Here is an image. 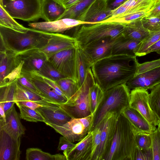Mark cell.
Returning a JSON list of instances; mask_svg holds the SVG:
<instances>
[{"label": "cell", "mask_w": 160, "mask_h": 160, "mask_svg": "<svg viewBox=\"0 0 160 160\" xmlns=\"http://www.w3.org/2000/svg\"><path fill=\"white\" fill-rule=\"evenodd\" d=\"M104 95V91L96 82L92 86L90 92V108L91 114L94 116Z\"/></svg>", "instance_id": "38"}, {"label": "cell", "mask_w": 160, "mask_h": 160, "mask_svg": "<svg viewBox=\"0 0 160 160\" xmlns=\"http://www.w3.org/2000/svg\"><path fill=\"white\" fill-rule=\"evenodd\" d=\"M137 132L122 113L118 118L109 152L104 160H134Z\"/></svg>", "instance_id": "3"}, {"label": "cell", "mask_w": 160, "mask_h": 160, "mask_svg": "<svg viewBox=\"0 0 160 160\" xmlns=\"http://www.w3.org/2000/svg\"><path fill=\"white\" fill-rule=\"evenodd\" d=\"M130 90L124 83L104 91L103 98L93 118L91 131L93 130L108 113L120 115L129 106Z\"/></svg>", "instance_id": "4"}, {"label": "cell", "mask_w": 160, "mask_h": 160, "mask_svg": "<svg viewBox=\"0 0 160 160\" xmlns=\"http://www.w3.org/2000/svg\"><path fill=\"white\" fill-rule=\"evenodd\" d=\"M73 37L81 47L106 38L116 39L122 35L124 24L115 22H102L80 25Z\"/></svg>", "instance_id": "5"}, {"label": "cell", "mask_w": 160, "mask_h": 160, "mask_svg": "<svg viewBox=\"0 0 160 160\" xmlns=\"http://www.w3.org/2000/svg\"><path fill=\"white\" fill-rule=\"evenodd\" d=\"M78 46L77 42L73 37L62 33H53L47 44L38 50L48 59L58 52Z\"/></svg>", "instance_id": "15"}, {"label": "cell", "mask_w": 160, "mask_h": 160, "mask_svg": "<svg viewBox=\"0 0 160 160\" xmlns=\"http://www.w3.org/2000/svg\"><path fill=\"white\" fill-rule=\"evenodd\" d=\"M92 65L78 45L77 48L76 66L77 82L80 87L84 82L88 71Z\"/></svg>", "instance_id": "28"}, {"label": "cell", "mask_w": 160, "mask_h": 160, "mask_svg": "<svg viewBox=\"0 0 160 160\" xmlns=\"http://www.w3.org/2000/svg\"><path fill=\"white\" fill-rule=\"evenodd\" d=\"M118 38L102 39L80 47L92 65L96 62L112 55L113 47Z\"/></svg>", "instance_id": "13"}, {"label": "cell", "mask_w": 160, "mask_h": 160, "mask_svg": "<svg viewBox=\"0 0 160 160\" xmlns=\"http://www.w3.org/2000/svg\"><path fill=\"white\" fill-rule=\"evenodd\" d=\"M42 2V0H1L0 5L13 18L30 22L41 18Z\"/></svg>", "instance_id": "8"}, {"label": "cell", "mask_w": 160, "mask_h": 160, "mask_svg": "<svg viewBox=\"0 0 160 160\" xmlns=\"http://www.w3.org/2000/svg\"><path fill=\"white\" fill-rule=\"evenodd\" d=\"M141 20L144 27L149 32L160 31V17L146 16Z\"/></svg>", "instance_id": "43"}, {"label": "cell", "mask_w": 160, "mask_h": 160, "mask_svg": "<svg viewBox=\"0 0 160 160\" xmlns=\"http://www.w3.org/2000/svg\"><path fill=\"white\" fill-rule=\"evenodd\" d=\"M21 73L35 86L42 97L46 100L59 104L64 103L68 100L67 98L56 93L37 72H21Z\"/></svg>", "instance_id": "16"}, {"label": "cell", "mask_w": 160, "mask_h": 160, "mask_svg": "<svg viewBox=\"0 0 160 160\" xmlns=\"http://www.w3.org/2000/svg\"><path fill=\"white\" fill-rule=\"evenodd\" d=\"M14 99L15 102L29 101L37 103L46 99L23 86L16 80L14 81Z\"/></svg>", "instance_id": "31"}, {"label": "cell", "mask_w": 160, "mask_h": 160, "mask_svg": "<svg viewBox=\"0 0 160 160\" xmlns=\"http://www.w3.org/2000/svg\"></svg>", "instance_id": "59"}, {"label": "cell", "mask_w": 160, "mask_h": 160, "mask_svg": "<svg viewBox=\"0 0 160 160\" xmlns=\"http://www.w3.org/2000/svg\"><path fill=\"white\" fill-rule=\"evenodd\" d=\"M53 33L29 28L26 32L0 25V50L18 53L46 46Z\"/></svg>", "instance_id": "2"}, {"label": "cell", "mask_w": 160, "mask_h": 160, "mask_svg": "<svg viewBox=\"0 0 160 160\" xmlns=\"http://www.w3.org/2000/svg\"><path fill=\"white\" fill-rule=\"evenodd\" d=\"M92 135L91 131L71 148L64 151L67 160H92Z\"/></svg>", "instance_id": "22"}, {"label": "cell", "mask_w": 160, "mask_h": 160, "mask_svg": "<svg viewBox=\"0 0 160 160\" xmlns=\"http://www.w3.org/2000/svg\"><path fill=\"white\" fill-rule=\"evenodd\" d=\"M15 103L19 109V116L21 118L29 122H45V120L43 117L37 109H32L17 103Z\"/></svg>", "instance_id": "37"}, {"label": "cell", "mask_w": 160, "mask_h": 160, "mask_svg": "<svg viewBox=\"0 0 160 160\" xmlns=\"http://www.w3.org/2000/svg\"><path fill=\"white\" fill-rule=\"evenodd\" d=\"M66 9L76 3L79 0H55Z\"/></svg>", "instance_id": "53"}, {"label": "cell", "mask_w": 160, "mask_h": 160, "mask_svg": "<svg viewBox=\"0 0 160 160\" xmlns=\"http://www.w3.org/2000/svg\"><path fill=\"white\" fill-rule=\"evenodd\" d=\"M21 138H12L3 130H0V160L20 159Z\"/></svg>", "instance_id": "18"}, {"label": "cell", "mask_w": 160, "mask_h": 160, "mask_svg": "<svg viewBox=\"0 0 160 160\" xmlns=\"http://www.w3.org/2000/svg\"><path fill=\"white\" fill-rule=\"evenodd\" d=\"M149 103L151 109L160 121V84L151 89Z\"/></svg>", "instance_id": "39"}, {"label": "cell", "mask_w": 160, "mask_h": 160, "mask_svg": "<svg viewBox=\"0 0 160 160\" xmlns=\"http://www.w3.org/2000/svg\"><path fill=\"white\" fill-rule=\"evenodd\" d=\"M77 47H72L61 51L48 59V60L53 66L62 74L66 78H71L77 82L76 57Z\"/></svg>", "instance_id": "10"}, {"label": "cell", "mask_w": 160, "mask_h": 160, "mask_svg": "<svg viewBox=\"0 0 160 160\" xmlns=\"http://www.w3.org/2000/svg\"><path fill=\"white\" fill-rule=\"evenodd\" d=\"M119 115L113 112L108 113L99 123L101 126V142L92 160H104L108 154Z\"/></svg>", "instance_id": "11"}, {"label": "cell", "mask_w": 160, "mask_h": 160, "mask_svg": "<svg viewBox=\"0 0 160 160\" xmlns=\"http://www.w3.org/2000/svg\"><path fill=\"white\" fill-rule=\"evenodd\" d=\"M6 121L0 119V130H3L10 136L18 139L25 134V128L22 124L20 116L13 105L5 112Z\"/></svg>", "instance_id": "20"}, {"label": "cell", "mask_w": 160, "mask_h": 160, "mask_svg": "<svg viewBox=\"0 0 160 160\" xmlns=\"http://www.w3.org/2000/svg\"></svg>", "instance_id": "58"}, {"label": "cell", "mask_w": 160, "mask_h": 160, "mask_svg": "<svg viewBox=\"0 0 160 160\" xmlns=\"http://www.w3.org/2000/svg\"><path fill=\"white\" fill-rule=\"evenodd\" d=\"M153 160V155L152 147L148 148H140L137 146L134 160Z\"/></svg>", "instance_id": "46"}, {"label": "cell", "mask_w": 160, "mask_h": 160, "mask_svg": "<svg viewBox=\"0 0 160 160\" xmlns=\"http://www.w3.org/2000/svg\"><path fill=\"white\" fill-rule=\"evenodd\" d=\"M95 82L91 68L78 91L65 102L59 104L61 108L72 118H83L91 114L90 92Z\"/></svg>", "instance_id": "6"}, {"label": "cell", "mask_w": 160, "mask_h": 160, "mask_svg": "<svg viewBox=\"0 0 160 160\" xmlns=\"http://www.w3.org/2000/svg\"><path fill=\"white\" fill-rule=\"evenodd\" d=\"M147 90L136 88L130 91L129 107L140 113L151 124L156 127L160 121L151 109Z\"/></svg>", "instance_id": "12"}, {"label": "cell", "mask_w": 160, "mask_h": 160, "mask_svg": "<svg viewBox=\"0 0 160 160\" xmlns=\"http://www.w3.org/2000/svg\"><path fill=\"white\" fill-rule=\"evenodd\" d=\"M101 126L99 124L92 131V159L97 152L101 142Z\"/></svg>", "instance_id": "45"}, {"label": "cell", "mask_w": 160, "mask_h": 160, "mask_svg": "<svg viewBox=\"0 0 160 160\" xmlns=\"http://www.w3.org/2000/svg\"><path fill=\"white\" fill-rule=\"evenodd\" d=\"M27 160H67L64 154L60 153L52 155L37 148H29L26 151Z\"/></svg>", "instance_id": "32"}, {"label": "cell", "mask_w": 160, "mask_h": 160, "mask_svg": "<svg viewBox=\"0 0 160 160\" xmlns=\"http://www.w3.org/2000/svg\"><path fill=\"white\" fill-rule=\"evenodd\" d=\"M17 56L23 62L22 72H36L38 73L47 61V57L38 49H32L17 53Z\"/></svg>", "instance_id": "19"}, {"label": "cell", "mask_w": 160, "mask_h": 160, "mask_svg": "<svg viewBox=\"0 0 160 160\" xmlns=\"http://www.w3.org/2000/svg\"><path fill=\"white\" fill-rule=\"evenodd\" d=\"M75 144L62 136L60 138L58 149L59 151H64L71 148Z\"/></svg>", "instance_id": "48"}, {"label": "cell", "mask_w": 160, "mask_h": 160, "mask_svg": "<svg viewBox=\"0 0 160 160\" xmlns=\"http://www.w3.org/2000/svg\"><path fill=\"white\" fill-rule=\"evenodd\" d=\"M122 35L125 38L141 42L149 34L150 32L143 26L141 20L126 24Z\"/></svg>", "instance_id": "27"}, {"label": "cell", "mask_w": 160, "mask_h": 160, "mask_svg": "<svg viewBox=\"0 0 160 160\" xmlns=\"http://www.w3.org/2000/svg\"><path fill=\"white\" fill-rule=\"evenodd\" d=\"M97 0H79L72 6L65 10L58 20L69 18L79 20L81 16Z\"/></svg>", "instance_id": "29"}, {"label": "cell", "mask_w": 160, "mask_h": 160, "mask_svg": "<svg viewBox=\"0 0 160 160\" xmlns=\"http://www.w3.org/2000/svg\"><path fill=\"white\" fill-rule=\"evenodd\" d=\"M160 84V58L138 63L134 76L126 84L129 88L151 90Z\"/></svg>", "instance_id": "7"}, {"label": "cell", "mask_w": 160, "mask_h": 160, "mask_svg": "<svg viewBox=\"0 0 160 160\" xmlns=\"http://www.w3.org/2000/svg\"><path fill=\"white\" fill-rule=\"evenodd\" d=\"M42 106L37 109L44 118L46 123L62 126L72 118L60 107L59 104L44 99L38 102Z\"/></svg>", "instance_id": "14"}, {"label": "cell", "mask_w": 160, "mask_h": 160, "mask_svg": "<svg viewBox=\"0 0 160 160\" xmlns=\"http://www.w3.org/2000/svg\"><path fill=\"white\" fill-rule=\"evenodd\" d=\"M38 73L42 76L55 81L66 78L57 70L48 60Z\"/></svg>", "instance_id": "40"}, {"label": "cell", "mask_w": 160, "mask_h": 160, "mask_svg": "<svg viewBox=\"0 0 160 160\" xmlns=\"http://www.w3.org/2000/svg\"><path fill=\"white\" fill-rule=\"evenodd\" d=\"M0 88V105L6 112L15 103L14 99V81Z\"/></svg>", "instance_id": "33"}, {"label": "cell", "mask_w": 160, "mask_h": 160, "mask_svg": "<svg viewBox=\"0 0 160 160\" xmlns=\"http://www.w3.org/2000/svg\"><path fill=\"white\" fill-rule=\"evenodd\" d=\"M153 52H155L158 54H160V39L148 48L146 52V55Z\"/></svg>", "instance_id": "54"}, {"label": "cell", "mask_w": 160, "mask_h": 160, "mask_svg": "<svg viewBox=\"0 0 160 160\" xmlns=\"http://www.w3.org/2000/svg\"><path fill=\"white\" fill-rule=\"evenodd\" d=\"M85 23L80 20L64 18L52 22H29L28 25L39 30L52 32L62 33Z\"/></svg>", "instance_id": "17"}, {"label": "cell", "mask_w": 160, "mask_h": 160, "mask_svg": "<svg viewBox=\"0 0 160 160\" xmlns=\"http://www.w3.org/2000/svg\"><path fill=\"white\" fill-rule=\"evenodd\" d=\"M158 130H159L160 132V122L158 124Z\"/></svg>", "instance_id": "56"}, {"label": "cell", "mask_w": 160, "mask_h": 160, "mask_svg": "<svg viewBox=\"0 0 160 160\" xmlns=\"http://www.w3.org/2000/svg\"><path fill=\"white\" fill-rule=\"evenodd\" d=\"M17 53L6 50H0V83L20 64Z\"/></svg>", "instance_id": "25"}, {"label": "cell", "mask_w": 160, "mask_h": 160, "mask_svg": "<svg viewBox=\"0 0 160 160\" xmlns=\"http://www.w3.org/2000/svg\"><path fill=\"white\" fill-rule=\"evenodd\" d=\"M41 76L43 80L49 85L56 93L60 96L66 98V96L58 86L55 81L42 76V75Z\"/></svg>", "instance_id": "49"}, {"label": "cell", "mask_w": 160, "mask_h": 160, "mask_svg": "<svg viewBox=\"0 0 160 160\" xmlns=\"http://www.w3.org/2000/svg\"><path fill=\"white\" fill-rule=\"evenodd\" d=\"M153 160H160V132L158 128L150 134Z\"/></svg>", "instance_id": "42"}, {"label": "cell", "mask_w": 160, "mask_h": 160, "mask_svg": "<svg viewBox=\"0 0 160 160\" xmlns=\"http://www.w3.org/2000/svg\"><path fill=\"white\" fill-rule=\"evenodd\" d=\"M148 12H141L127 15L108 19L104 22H115L122 24H126L132 22L141 20L146 17Z\"/></svg>", "instance_id": "41"}, {"label": "cell", "mask_w": 160, "mask_h": 160, "mask_svg": "<svg viewBox=\"0 0 160 160\" xmlns=\"http://www.w3.org/2000/svg\"><path fill=\"white\" fill-rule=\"evenodd\" d=\"M140 42L125 38L122 35L118 38L115 42L113 47L112 54L135 55V50Z\"/></svg>", "instance_id": "30"}, {"label": "cell", "mask_w": 160, "mask_h": 160, "mask_svg": "<svg viewBox=\"0 0 160 160\" xmlns=\"http://www.w3.org/2000/svg\"><path fill=\"white\" fill-rule=\"evenodd\" d=\"M112 11L107 6L106 0H97L79 19L86 24L105 21L112 16Z\"/></svg>", "instance_id": "21"}, {"label": "cell", "mask_w": 160, "mask_h": 160, "mask_svg": "<svg viewBox=\"0 0 160 160\" xmlns=\"http://www.w3.org/2000/svg\"><path fill=\"white\" fill-rule=\"evenodd\" d=\"M18 104L25 106L32 109L35 110L38 108L42 106L38 103L32 101H24L16 102H15Z\"/></svg>", "instance_id": "52"}, {"label": "cell", "mask_w": 160, "mask_h": 160, "mask_svg": "<svg viewBox=\"0 0 160 160\" xmlns=\"http://www.w3.org/2000/svg\"><path fill=\"white\" fill-rule=\"evenodd\" d=\"M156 0H128L111 11L113 18L141 12H149L154 6Z\"/></svg>", "instance_id": "23"}, {"label": "cell", "mask_w": 160, "mask_h": 160, "mask_svg": "<svg viewBox=\"0 0 160 160\" xmlns=\"http://www.w3.org/2000/svg\"><path fill=\"white\" fill-rule=\"evenodd\" d=\"M159 39L160 31L150 32L149 34L137 45L134 51L135 55L138 57L145 55L148 48Z\"/></svg>", "instance_id": "36"}, {"label": "cell", "mask_w": 160, "mask_h": 160, "mask_svg": "<svg viewBox=\"0 0 160 160\" xmlns=\"http://www.w3.org/2000/svg\"><path fill=\"white\" fill-rule=\"evenodd\" d=\"M55 82L68 100L78 91L80 87L76 81L68 78Z\"/></svg>", "instance_id": "35"}, {"label": "cell", "mask_w": 160, "mask_h": 160, "mask_svg": "<svg viewBox=\"0 0 160 160\" xmlns=\"http://www.w3.org/2000/svg\"><path fill=\"white\" fill-rule=\"evenodd\" d=\"M16 80L23 86L43 98L35 86L21 73Z\"/></svg>", "instance_id": "47"}, {"label": "cell", "mask_w": 160, "mask_h": 160, "mask_svg": "<svg viewBox=\"0 0 160 160\" xmlns=\"http://www.w3.org/2000/svg\"><path fill=\"white\" fill-rule=\"evenodd\" d=\"M1 0H0V1H1Z\"/></svg>", "instance_id": "57"}, {"label": "cell", "mask_w": 160, "mask_h": 160, "mask_svg": "<svg viewBox=\"0 0 160 160\" xmlns=\"http://www.w3.org/2000/svg\"><path fill=\"white\" fill-rule=\"evenodd\" d=\"M94 116L92 114L83 118H72L65 124L58 126L51 123L46 125L53 128L57 132L70 142H79L91 131Z\"/></svg>", "instance_id": "9"}, {"label": "cell", "mask_w": 160, "mask_h": 160, "mask_svg": "<svg viewBox=\"0 0 160 160\" xmlns=\"http://www.w3.org/2000/svg\"><path fill=\"white\" fill-rule=\"evenodd\" d=\"M128 0H106L108 8L112 11L124 3Z\"/></svg>", "instance_id": "51"}, {"label": "cell", "mask_w": 160, "mask_h": 160, "mask_svg": "<svg viewBox=\"0 0 160 160\" xmlns=\"http://www.w3.org/2000/svg\"><path fill=\"white\" fill-rule=\"evenodd\" d=\"M137 146L142 148L152 147V139L150 134L137 132L136 135Z\"/></svg>", "instance_id": "44"}, {"label": "cell", "mask_w": 160, "mask_h": 160, "mask_svg": "<svg viewBox=\"0 0 160 160\" xmlns=\"http://www.w3.org/2000/svg\"><path fill=\"white\" fill-rule=\"evenodd\" d=\"M0 25H1L14 30L26 32L29 30L16 21L10 16L0 5Z\"/></svg>", "instance_id": "34"}, {"label": "cell", "mask_w": 160, "mask_h": 160, "mask_svg": "<svg viewBox=\"0 0 160 160\" xmlns=\"http://www.w3.org/2000/svg\"><path fill=\"white\" fill-rule=\"evenodd\" d=\"M137 57L112 54L96 62L91 68L96 82L104 91L126 83L136 73L139 63Z\"/></svg>", "instance_id": "1"}, {"label": "cell", "mask_w": 160, "mask_h": 160, "mask_svg": "<svg viewBox=\"0 0 160 160\" xmlns=\"http://www.w3.org/2000/svg\"><path fill=\"white\" fill-rule=\"evenodd\" d=\"M122 113L139 132L151 134L157 129L156 127L149 123L138 111L129 106L125 108Z\"/></svg>", "instance_id": "24"}, {"label": "cell", "mask_w": 160, "mask_h": 160, "mask_svg": "<svg viewBox=\"0 0 160 160\" xmlns=\"http://www.w3.org/2000/svg\"><path fill=\"white\" fill-rule=\"evenodd\" d=\"M0 119H2L4 122L6 121V114L2 106L0 105Z\"/></svg>", "instance_id": "55"}, {"label": "cell", "mask_w": 160, "mask_h": 160, "mask_svg": "<svg viewBox=\"0 0 160 160\" xmlns=\"http://www.w3.org/2000/svg\"><path fill=\"white\" fill-rule=\"evenodd\" d=\"M146 17H160V0H156L154 6L148 12Z\"/></svg>", "instance_id": "50"}, {"label": "cell", "mask_w": 160, "mask_h": 160, "mask_svg": "<svg viewBox=\"0 0 160 160\" xmlns=\"http://www.w3.org/2000/svg\"><path fill=\"white\" fill-rule=\"evenodd\" d=\"M65 10L55 0H42L41 18L47 22L58 20Z\"/></svg>", "instance_id": "26"}]
</instances>
